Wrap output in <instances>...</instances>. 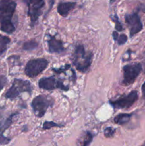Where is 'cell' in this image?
I'll return each instance as SVG.
<instances>
[{
  "label": "cell",
  "instance_id": "6da1fadb",
  "mask_svg": "<svg viewBox=\"0 0 145 146\" xmlns=\"http://www.w3.org/2000/svg\"><path fill=\"white\" fill-rule=\"evenodd\" d=\"M16 7V3L14 0H0V29L7 34H12L15 31L11 19Z\"/></svg>",
  "mask_w": 145,
  "mask_h": 146
},
{
  "label": "cell",
  "instance_id": "7a4b0ae2",
  "mask_svg": "<svg viewBox=\"0 0 145 146\" xmlns=\"http://www.w3.org/2000/svg\"><path fill=\"white\" fill-rule=\"evenodd\" d=\"M92 54L87 53L82 45H78L72 55V63L79 71L85 73L90 68L92 63Z\"/></svg>",
  "mask_w": 145,
  "mask_h": 146
},
{
  "label": "cell",
  "instance_id": "3957f363",
  "mask_svg": "<svg viewBox=\"0 0 145 146\" xmlns=\"http://www.w3.org/2000/svg\"><path fill=\"white\" fill-rule=\"evenodd\" d=\"M32 89V86L29 81L16 78L13 82L12 86L6 93L5 97L9 99H14L21 93L28 92L31 94Z\"/></svg>",
  "mask_w": 145,
  "mask_h": 146
},
{
  "label": "cell",
  "instance_id": "277c9868",
  "mask_svg": "<svg viewBox=\"0 0 145 146\" xmlns=\"http://www.w3.org/2000/svg\"><path fill=\"white\" fill-rule=\"evenodd\" d=\"M53 104V100L51 97L45 95H39L35 97L31 102L33 111L37 117L44 116L47 110Z\"/></svg>",
  "mask_w": 145,
  "mask_h": 146
},
{
  "label": "cell",
  "instance_id": "5b68a950",
  "mask_svg": "<svg viewBox=\"0 0 145 146\" xmlns=\"http://www.w3.org/2000/svg\"><path fill=\"white\" fill-rule=\"evenodd\" d=\"M48 61L45 58L31 59L27 63L25 67V74L30 78L39 75L48 66Z\"/></svg>",
  "mask_w": 145,
  "mask_h": 146
},
{
  "label": "cell",
  "instance_id": "8992f818",
  "mask_svg": "<svg viewBox=\"0 0 145 146\" xmlns=\"http://www.w3.org/2000/svg\"><path fill=\"white\" fill-rule=\"evenodd\" d=\"M142 70V64L136 63L133 64H127L123 67V81L122 84L129 86L132 84Z\"/></svg>",
  "mask_w": 145,
  "mask_h": 146
},
{
  "label": "cell",
  "instance_id": "52a82bcc",
  "mask_svg": "<svg viewBox=\"0 0 145 146\" xmlns=\"http://www.w3.org/2000/svg\"><path fill=\"white\" fill-rule=\"evenodd\" d=\"M138 93L136 91H131L127 95L122 96L120 98L116 100L109 101V104L113 108L118 109H124L128 108L132 106L135 102L138 100Z\"/></svg>",
  "mask_w": 145,
  "mask_h": 146
},
{
  "label": "cell",
  "instance_id": "ba28073f",
  "mask_svg": "<svg viewBox=\"0 0 145 146\" xmlns=\"http://www.w3.org/2000/svg\"><path fill=\"white\" fill-rule=\"evenodd\" d=\"M28 7V16L30 17L31 26H34L42 12L45 5L44 0H24Z\"/></svg>",
  "mask_w": 145,
  "mask_h": 146
},
{
  "label": "cell",
  "instance_id": "9c48e42d",
  "mask_svg": "<svg viewBox=\"0 0 145 146\" xmlns=\"http://www.w3.org/2000/svg\"><path fill=\"white\" fill-rule=\"evenodd\" d=\"M38 86L42 89L47 91H51L56 88L63 91H68L69 89L68 86L64 85L62 81L56 79L54 76L44 77L41 78L38 81Z\"/></svg>",
  "mask_w": 145,
  "mask_h": 146
},
{
  "label": "cell",
  "instance_id": "30bf717a",
  "mask_svg": "<svg viewBox=\"0 0 145 146\" xmlns=\"http://www.w3.org/2000/svg\"><path fill=\"white\" fill-rule=\"evenodd\" d=\"M125 21L129 27L130 37L134 36L135 34L142 31V29H143V24L141 21L140 17H139L138 13L136 12L126 14L125 15Z\"/></svg>",
  "mask_w": 145,
  "mask_h": 146
},
{
  "label": "cell",
  "instance_id": "8fae6325",
  "mask_svg": "<svg viewBox=\"0 0 145 146\" xmlns=\"http://www.w3.org/2000/svg\"><path fill=\"white\" fill-rule=\"evenodd\" d=\"M48 50L52 54H61L65 50L63 44L61 40H58L54 36H50V39L48 41Z\"/></svg>",
  "mask_w": 145,
  "mask_h": 146
},
{
  "label": "cell",
  "instance_id": "7c38bea8",
  "mask_svg": "<svg viewBox=\"0 0 145 146\" xmlns=\"http://www.w3.org/2000/svg\"><path fill=\"white\" fill-rule=\"evenodd\" d=\"M16 115V113L11 114L10 116H9L0 125V145H7L10 142L11 139L7 138L4 135V132L10 126V125L12 123L13 117Z\"/></svg>",
  "mask_w": 145,
  "mask_h": 146
},
{
  "label": "cell",
  "instance_id": "4fadbf2b",
  "mask_svg": "<svg viewBox=\"0 0 145 146\" xmlns=\"http://www.w3.org/2000/svg\"><path fill=\"white\" fill-rule=\"evenodd\" d=\"M75 2H61L58 6V12L62 17H66L71 10L73 9L75 7Z\"/></svg>",
  "mask_w": 145,
  "mask_h": 146
},
{
  "label": "cell",
  "instance_id": "5bb4252c",
  "mask_svg": "<svg viewBox=\"0 0 145 146\" xmlns=\"http://www.w3.org/2000/svg\"><path fill=\"white\" fill-rule=\"evenodd\" d=\"M132 116V113H121L117 115L114 118V121L115 123L119 125H123L127 123L130 120L131 117Z\"/></svg>",
  "mask_w": 145,
  "mask_h": 146
},
{
  "label": "cell",
  "instance_id": "9a60e30c",
  "mask_svg": "<svg viewBox=\"0 0 145 146\" xmlns=\"http://www.w3.org/2000/svg\"><path fill=\"white\" fill-rule=\"evenodd\" d=\"M93 138V135L90 132H85L82 138L79 141V146H90Z\"/></svg>",
  "mask_w": 145,
  "mask_h": 146
},
{
  "label": "cell",
  "instance_id": "2e32d148",
  "mask_svg": "<svg viewBox=\"0 0 145 146\" xmlns=\"http://www.w3.org/2000/svg\"><path fill=\"white\" fill-rule=\"evenodd\" d=\"M9 42L10 38L9 37L0 34V55L6 51Z\"/></svg>",
  "mask_w": 145,
  "mask_h": 146
},
{
  "label": "cell",
  "instance_id": "e0dca14e",
  "mask_svg": "<svg viewBox=\"0 0 145 146\" xmlns=\"http://www.w3.org/2000/svg\"><path fill=\"white\" fill-rule=\"evenodd\" d=\"M38 43L34 40H31L27 42L24 43V46H23V49L25 51H31V50L35 49L38 46Z\"/></svg>",
  "mask_w": 145,
  "mask_h": 146
},
{
  "label": "cell",
  "instance_id": "ac0fdd59",
  "mask_svg": "<svg viewBox=\"0 0 145 146\" xmlns=\"http://www.w3.org/2000/svg\"><path fill=\"white\" fill-rule=\"evenodd\" d=\"M53 127H59V128H61V127H63V125L55 123L52 122V121H46L43 125V129L48 130L51 128H53Z\"/></svg>",
  "mask_w": 145,
  "mask_h": 146
},
{
  "label": "cell",
  "instance_id": "d6986e66",
  "mask_svg": "<svg viewBox=\"0 0 145 146\" xmlns=\"http://www.w3.org/2000/svg\"><path fill=\"white\" fill-rule=\"evenodd\" d=\"M112 21H115V27H116L117 31H122V29H123V28H122V24L120 23V21H119V18L117 17V16L115 15V16H113V17H112Z\"/></svg>",
  "mask_w": 145,
  "mask_h": 146
},
{
  "label": "cell",
  "instance_id": "ffe728a7",
  "mask_svg": "<svg viewBox=\"0 0 145 146\" xmlns=\"http://www.w3.org/2000/svg\"><path fill=\"white\" fill-rule=\"evenodd\" d=\"M115 132V129L112 128V127H108V128H105V131H104V134L106 138H111L113 136L114 133Z\"/></svg>",
  "mask_w": 145,
  "mask_h": 146
},
{
  "label": "cell",
  "instance_id": "44dd1931",
  "mask_svg": "<svg viewBox=\"0 0 145 146\" xmlns=\"http://www.w3.org/2000/svg\"><path fill=\"white\" fill-rule=\"evenodd\" d=\"M116 41H117L119 45H122V44H125L127 42V36L125 34H120V35L118 36Z\"/></svg>",
  "mask_w": 145,
  "mask_h": 146
},
{
  "label": "cell",
  "instance_id": "7402d4cb",
  "mask_svg": "<svg viewBox=\"0 0 145 146\" xmlns=\"http://www.w3.org/2000/svg\"><path fill=\"white\" fill-rule=\"evenodd\" d=\"M7 83V78L5 76H0V91L4 88Z\"/></svg>",
  "mask_w": 145,
  "mask_h": 146
},
{
  "label": "cell",
  "instance_id": "603a6c76",
  "mask_svg": "<svg viewBox=\"0 0 145 146\" xmlns=\"http://www.w3.org/2000/svg\"><path fill=\"white\" fill-rule=\"evenodd\" d=\"M70 66H71L70 65H65L64 67H61V68H58V69H53V70L55 72H56L57 74H61V73H63L64 71L68 70V68H70Z\"/></svg>",
  "mask_w": 145,
  "mask_h": 146
},
{
  "label": "cell",
  "instance_id": "cb8c5ba5",
  "mask_svg": "<svg viewBox=\"0 0 145 146\" xmlns=\"http://www.w3.org/2000/svg\"><path fill=\"white\" fill-rule=\"evenodd\" d=\"M118 36H119V34H118L117 31H114L113 33H112V36H113V38L115 41H116L117 38Z\"/></svg>",
  "mask_w": 145,
  "mask_h": 146
},
{
  "label": "cell",
  "instance_id": "d4e9b609",
  "mask_svg": "<svg viewBox=\"0 0 145 146\" xmlns=\"http://www.w3.org/2000/svg\"><path fill=\"white\" fill-rule=\"evenodd\" d=\"M142 94H143V96L145 98V81L142 86Z\"/></svg>",
  "mask_w": 145,
  "mask_h": 146
},
{
  "label": "cell",
  "instance_id": "484cf974",
  "mask_svg": "<svg viewBox=\"0 0 145 146\" xmlns=\"http://www.w3.org/2000/svg\"><path fill=\"white\" fill-rule=\"evenodd\" d=\"M141 9H142V11H144V12H145V6H143V7L141 8Z\"/></svg>",
  "mask_w": 145,
  "mask_h": 146
},
{
  "label": "cell",
  "instance_id": "4316f807",
  "mask_svg": "<svg viewBox=\"0 0 145 146\" xmlns=\"http://www.w3.org/2000/svg\"><path fill=\"white\" fill-rule=\"evenodd\" d=\"M143 146H145V145H143Z\"/></svg>",
  "mask_w": 145,
  "mask_h": 146
}]
</instances>
